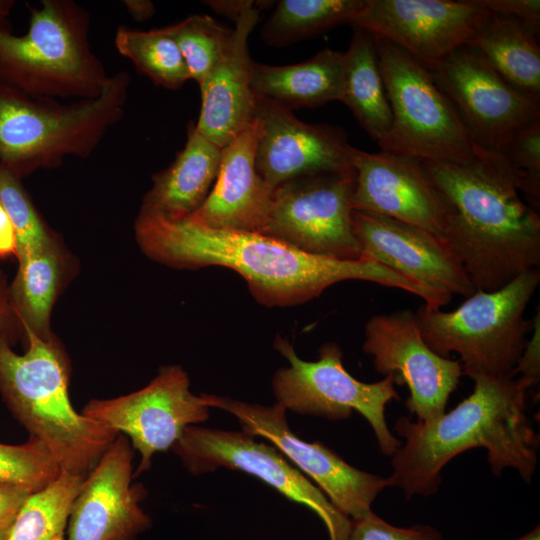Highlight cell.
<instances>
[{"mask_svg": "<svg viewBox=\"0 0 540 540\" xmlns=\"http://www.w3.org/2000/svg\"><path fill=\"white\" fill-rule=\"evenodd\" d=\"M134 231L141 251L151 260L175 269L229 268L267 307L303 304L345 280L401 289L429 307L443 299L441 292L377 262L310 254L260 232L216 229L190 217L172 220L144 209L139 210Z\"/></svg>", "mask_w": 540, "mask_h": 540, "instance_id": "1", "label": "cell"}, {"mask_svg": "<svg viewBox=\"0 0 540 540\" xmlns=\"http://www.w3.org/2000/svg\"><path fill=\"white\" fill-rule=\"evenodd\" d=\"M473 392L430 423L397 419L394 429L404 439L392 455L389 487L406 499L430 496L441 483V470L454 457L484 448L494 475L515 469L527 483L537 467L538 436L527 416L528 385L514 376L475 374Z\"/></svg>", "mask_w": 540, "mask_h": 540, "instance_id": "2", "label": "cell"}, {"mask_svg": "<svg viewBox=\"0 0 540 540\" xmlns=\"http://www.w3.org/2000/svg\"><path fill=\"white\" fill-rule=\"evenodd\" d=\"M450 206L442 237L476 291L497 290L540 266V215L500 154L467 162L422 160Z\"/></svg>", "mask_w": 540, "mask_h": 540, "instance_id": "3", "label": "cell"}, {"mask_svg": "<svg viewBox=\"0 0 540 540\" xmlns=\"http://www.w3.org/2000/svg\"><path fill=\"white\" fill-rule=\"evenodd\" d=\"M18 354L0 340V394L12 416L43 444L61 471L86 477L118 433L78 413L70 400V363L58 338L23 329Z\"/></svg>", "mask_w": 540, "mask_h": 540, "instance_id": "4", "label": "cell"}, {"mask_svg": "<svg viewBox=\"0 0 540 540\" xmlns=\"http://www.w3.org/2000/svg\"><path fill=\"white\" fill-rule=\"evenodd\" d=\"M131 77L110 76L100 95L61 102L30 95L0 79V164L23 179L86 158L124 116Z\"/></svg>", "mask_w": 540, "mask_h": 540, "instance_id": "5", "label": "cell"}, {"mask_svg": "<svg viewBox=\"0 0 540 540\" xmlns=\"http://www.w3.org/2000/svg\"><path fill=\"white\" fill-rule=\"evenodd\" d=\"M90 15L71 0L31 8L28 31L0 19V79L38 97L95 98L110 76L89 42Z\"/></svg>", "mask_w": 540, "mask_h": 540, "instance_id": "6", "label": "cell"}, {"mask_svg": "<svg viewBox=\"0 0 540 540\" xmlns=\"http://www.w3.org/2000/svg\"><path fill=\"white\" fill-rule=\"evenodd\" d=\"M539 282L534 269L497 290L476 291L453 311L423 304L414 312L421 336L443 357L457 353L463 375L513 376L532 328L525 310Z\"/></svg>", "mask_w": 540, "mask_h": 540, "instance_id": "7", "label": "cell"}, {"mask_svg": "<svg viewBox=\"0 0 540 540\" xmlns=\"http://www.w3.org/2000/svg\"><path fill=\"white\" fill-rule=\"evenodd\" d=\"M392 114L381 151L427 161L467 162L476 155L453 105L431 73L407 52L375 37Z\"/></svg>", "mask_w": 540, "mask_h": 540, "instance_id": "8", "label": "cell"}, {"mask_svg": "<svg viewBox=\"0 0 540 540\" xmlns=\"http://www.w3.org/2000/svg\"><path fill=\"white\" fill-rule=\"evenodd\" d=\"M273 346L289 362L272 379L277 402L299 414L331 420L346 419L356 411L370 424L384 455L397 451L402 442L388 428L385 415L387 404L399 399L393 375L372 383L357 380L345 369L342 350L335 342L323 344L316 361L300 359L280 335Z\"/></svg>", "mask_w": 540, "mask_h": 540, "instance_id": "9", "label": "cell"}, {"mask_svg": "<svg viewBox=\"0 0 540 540\" xmlns=\"http://www.w3.org/2000/svg\"><path fill=\"white\" fill-rule=\"evenodd\" d=\"M171 449L193 475L225 467L259 478L315 512L325 524L330 540H347L351 519L273 445L258 442L243 431L190 425Z\"/></svg>", "mask_w": 540, "mask_h": 540, "instance_id": "10", "label": "cell"}, {"mask_svg": "<svg viewBox=\"0 0 540 540\" xmlns=\"http://www.w3.org/2000/svg\"><path fill=\"white\" fill-rule=\"evenodd\" d=\"M201 397L209 408L234 415L244 433L267 439L351 520L372 512L373 501L389 487L387 478L353 467L321 442L299 438L289 427L286 407L279 402L264 406L205 393Z\"/></svg>", "mask_w": 540, "mask_h": 540, "instance_id": "11", "label": "cell"}, {"mask_svg": "<svg viewBox=\"0 0 540 540\" xmlns=\"http://www.w3.org/2000/svg\"><path fill=\"white\" fill-rule=\"evenodd\" d=\"M354 185L355 171L305 176L280 185L260 233L310 254L363 259L351 219Z\"/></svg>", "mask_w": 540, "mask_h": 540, "instance_id": "12", "label": "cell"}, {"mask_svg": "<svg viewBox=\"0 0 540 540\" xmlns=\"http://www.w3.org/2000/svg\"><path fill=\"white\" fill-rule=\"evenodd\" d=\"M81 413L129 439L141 456L134 478L150 468L155 453L172 448L186 427L210 414L179 365L162 366L149 384L132 393L91 399Z\"/></svg>", "mask_w": 540, "mask_h": 540, "instance_id": "13", "label": "cell"}, {"mask_svg": "<svg viewBox=\"0 0 540 540\" xmlns=\"http://www.w3.org/2000/svg\"><path fill=\"white\" fill-rule=\"evenodd\" d=\"M430 73L475 149L500 154L520 128L540 118V102L511 86L467 45Z\"/></svg>", "mask_w": 540, "mask_h": 540, "instance_id": "14", "label": "cell"}, {"mask_svg": "<svg viewBox=\"0 0 540 540\" xmlns=\"http://www.w3.org/2000/svg\"><path fill=\"white\" fill-rule=\"evenodd\" d=\"M364 353L375 370L406 384L405 406L418 422L430 423L445 413L452 392L463 375L460 360L433 351L421 336L414 311L397 310L372 316L364 327Z\"/></svg>", "mask_w": 540, "mask_h": 540, "instance_id": "15", "label": "cell"}, {"mask_svg": "<svg viewBox=\"0 0 540 540\" xmlns=\"http://www.w3.org/2000/svg\"><path fill=\"white\" fill-rule=\"evenodd\" d=\"M490 16L477 0H366L350 24L391 42L431 72Z\"/></svg>", "mask_w": 540, "mask_h": 540, "instance_id": "16", "label": "cell"}, {"mask_svg": "<svg viewBox=\"0 0 540 540\" xmlns=\"http://www.w3.org/2000/svg\"><path fill=\"white\" fill-rule=\"evenodd\" d=\"M259 126L255 165L274 191L305 176L354 172L346 133L330 124H309L292 110L255 95Z\"/></svg>", "mask_w": 540, "mask_h": 540, "instance_id": "17", "label": "cell"}, {"mask_svg": "<svg viewBox=\"0 0 540 540\" xmlns=\"http://www.w3.org/2000/svg\"><path fill=\"white\" fill-rule=\"evenodd\" d=\"M355 170L352 210L384 215L427 230L442 239L450 206L422 160L352 147Z\"/></svg>", "mask_w": 540, "mask_h": 540, "instance_id": "18", "label": "cell"}, {"mask_svg": "<svg viewBox=\"0 0 540 540\" xmlns=\"http://www.w3.org/2000/svg\"><path fill=\"white\" fill-rule=\"evenodd\" d=\"M134 451L129 439L118 434L83 480L66 540H137L151 527L152 519L140 505L147 491L132 483Z\"/></svg>", "mask_w": 540, "mask_h": 540, "instance_id": "19", "label": "cell"}, {"mask_svg": "<svg viewBox=\"0 0 540 540\" xmlns=\"http://www.w3.org/2000/svg\"><path fill=\"white\" fill-rule=\"evenodd\" d=\"M351 219L363 259L450 295L476 292L448 245L433 233L369 212L352 210Z\"/></svg>", "mask_w": 540, "mask_h": 540, "instance_id": "20", "label": "cell"}, {"mask_svg": "<svg viewBox=\"0 0 540 540\" xmlns=\"http://www.w3.org/2000/svg\"><path fill=\"white\" fill-rule=\"evenodd\" d=\"M259 126L254 121L221 148L216 180L201 207L189 216L216 229L261 232L272 207L273 190L256 169Z\"/></svg>", "mask_w": 540, "mask_h": 540, "instance_id": "21", "label": "cell"}, {"mask_svg": "<svg viewBox=\"0 0 540 540\" xmlns=\"http://www.w3.org/2000/svg\"><path fill=\"white\" fill-rule=\"evenodd\" d=\"M259 12L255 3L239 17L226 54L199 85L202 103L195 126L220 148L254 121L256 100L251 87L253 61L248 51V38L259 21Z\"/></svg>", "mask_w": 540, "mask_h": 540, "instance_id": "22", "label": "cell"}, {"mask_svg": "<svg viewBox=\"0 0 540 540\" xmlns=\"http://www.w3.org/2000/svg\"><path fill=\"white\" fill-rule=\"evenodd\" d=\"M221 148L190 123L184 148L164 170L152 176V186L140 209L180 220L195 213L207 198L219 171Z\"/></svg>", "mask_w": 540, "mask_h": 540, "instance_id": "23", "label": "cell"}, {"mask_svg": "<svg viewBox=\"0 0 540 540\" xmlns=\"http://www.w3.org/2000/svg\"><path fill=\"white\" fill-rule=\"evenodd\" d=\"M18 268L9 284L12 310L23 329L43 339L51 330L53 306L76 272V261L60 235L42 248L16 257Z\"/></svg>", "mask_w": 540, "mask_h": 540, "instance_id": "24", "label": "cell"}, {"mask_svg": "<svg viewBox=\"0 0 540 540\" xmlns=\"http://www.w3.org/2000/svg\"><path fill=\"white\" fill-rule=\"evenodd\" d=\"M344 52L323 49L297 64L273 66L252 62L251 87L255 95L290 110L314 108L340 101Z\"/></svg>", "mask_w": 540, "mask_h": 540, "instance_id": "25", "label": "cell"}, {"mask_svg": "<svg viewBox=\"0 0 540 540\" xmlns=\"http://www.w3.org/2000/svg\"><path fill=\"white\" fill-rule=\"evenodd\" d=\"M353 28L349 48L344 52L340 101L379 144L390 130L392 114L381 75L376 39L360 27Z\"/></svg>", "mask_w": 540, "mask_h": 540, "instance_id": "26", "label": "cell"}, {"mask_svg": "<svg viewBox=\"0 0 540 540\" xmlns=\"http://www.w3.org/2000/svg\"><path fill=\"white\" fill-rule=\"evenodd\" d=\"M539 36L520 21L492 14L467 42L511 86L540 102Z\"/></svg>", "mask_w": 540, "mask_h": 540, "instance_id": "27", "label": "cell"}, {"mask_svg": "<svg viewBox=\"0 0 540 540\" xmlns=\"http://www.w3.org/2000/svg\"><path fill=\"white\" fill-rule=\"evenodd\" d=\"M366 0H281L264 23L261 38L267 45L286 46L351 23Z\"/></svg>", "mask_w": 540, "mask_h": 540, "instance_id": "28", "label": "cell"}, {"mask_svg": "<svg viewBox=\"0 0 540 540\" xmlns=\"http://www.w3.org/2000/svg\"><path fill=\"white\" fill-rule=\"evenodd\" d=\"M84 477L61 471L21 506L4 540H66L71 508Z\"/></svg>", "mask_w": 540, "mask_h": 540, "instance_id": "29", "label": "cell"}, {"mask_svg": "<svg viewBox=\"0 0 540 540\" xmlns=\"http://www.w3.org/2000/svg\"><path fill=\"white\" fill-rule=\"evenodd\" d=\"M114 44L119 54L158 86L177 90L190 79L184 57L166 27L143 31L119 26Z\"/></svg>", "mask_w": 540, "mask_h": 540, "instance_id": "30", "label": "cell"}, {"mask_svg": "<svg viewBox=\"0 0 540 540\" xmlns=\"http://www.w3.org/2000/svg\"><path fill=\"white\" fill-rule=\"evenodd\" d=\"M177 43L190 79L200 85L226 54L234 29H229L208 15L193 14L165 26Z\"/></svg>", "mask_w": 540, "mask_h": 540, "instance_id": "31", "label": "cell"}, {"mask_svg": "<svg viewBox=\"0 0 540 540\" xmlns=\"http://www.w3.org/2000/svg\"><path fill=\"white\" fill-rule=\"evenodd\" d=\"M0 201L10 217L16 233V257L42 248L58 235L46 224L37 211L22 179L1 164Z\"/></svg>", "mask_w": 540, "mask_h": 540, "instance_id": "32", "label": "cell"}, {"mask_svg": "<svg viewBox=\"0 0 540 540\" xmlns=\"http://www.w3.org/2000/svg\"><path fill=\"white\" fill-rule=\"evenodd\" d=\"M61 472L58 465L38 440L29 437L23 444L0 442V482L25 487L35 492Z\"/></svg>", "mask_w": 540, "mask_h": 540, "instance_id": "33", "label": "cell"}, {"mask_svg": "<svg viewBox=\"0 0 540 540\" xmlns=\"http://www.w3.org/2000/svg\"><path fill=\"white\" fill-rule=\"evenodd\" d=\"M528 205L540 210V118L520 128L500 153Z\"/></svg>", "mask_w": 540, "mask_h": 540, "instance_id": "34", "label": "cell"}, {"mask_svg": "<svg viewBox=\"0 0 540 540\" xmlns=\"http://www.w3.org/2000/svg\"><path fill=\"white\" fill-rule=\"evenodd\" d=\"M347 540H442V537L431 526L404 528L391 525L372 511L358 520H351Z\"/></svg>", "mask_w": 540, "mask_h": 540, "instance_id": "35", "label": "cell"}, {"mask_svg": "<svg viewBox=\"0 0 540 540\" xmlns=\"http://www.w3.org/2000/svg\"><path fill=\"white\" fill-rule=\"evenodd\" d=\"M477 2L492 14L520 21L539 36V0H477Z\"/></svg>", "mask_w": 540, "mask_h": 540, "instance_id": "36", "label": "cell"}, {"mask_svg": "<svg viewBox=\"0 0 540 540\" xmlns=\"http://www.w3.org/2000/svg\"><path fill=\"white\" fill-rule=\"evenodd\" d=\"M532 320V335L525 344L520 358L513 370V376L520 374L521 378L529 387L539 384L540 379V310Z\"/></svg>", "mask_w": 540, "mask_h": 540, "instance_id": "37", "label": "cell"}, {"mask_svg": "<svg viewBox=\"0 0 540 540\" xmlns=\"http://www.w3.org/2000/svg\"><path fill=\"white\" fill-rule=\"evenodd\" d=\"M31 490L10 483L0 482V540H4L21 506Z\"/></svg>", "mask_w": 540, "mask_h": 540, "instance_id": "38", "label": "cell"}, {"mask_svg": "<svg viewBox=\"0 0 540 540\" xmlns=\"http://www.w3.org/2000/svg\"><path fill=\"white\" fill-rule=\"evenodd\" d=\"M9 284L5 272L0 268V340L7 339L13 345L19 335L24 341L23 331L12 310L9 300Z\"/></svg>", "mask_w": 540, "mask_h": 540, "instance_id": "39", "label": "cell"}, {"mask_svg": "<svg viewBox=\"0 0 540 540\" xmlns=\"http://www.w3.org/2000/svg\"><path fill=\"white\" fill-rule=\"evenodd\" d=\"M17 238L13 224L0 201V259L16 257Z\"/></svg>", "mask_w": 540, "mask_h": 540, "instance_id": "40", "label": "cell"}, {"mask_svg": "<svg viewBox=\"0 0 540 540\" xmlns=\"http://www.w3.org/2000/svg\"><path fill=\"white\" fill-rule=\"evenodd\" d=\"M214 12L223 15L236 22L239 17L249 8L255 6L253 0H210L204 2Z\"/></svg>", "mask_w": 540, "mask_h": 540, "instance_id": "41", "label": "cell"}, {"mask_svg": "<svg viewBox=\"0 0 540 540\" xmlns=\"http://www.w3.org/2000/svg\"><path fill=\"white\" fill-rule=\"evenodd\" d=\"M129 13L137 20L143 21L155 13V8L150 1H125Z\"/></svg>", "mask_w": 540, "mask_h": 540, "instance_id": "42", "label": "cell"}, {"mask_svg": "<svg viewBox=\"0 0 540 540\" xmlns=\"http://www.w3.org/2000/svg\"><path fill=\"white\" fill-rule=\"evenodd\" d=\"M13 6L14 1L0 0V19L8 18Z\"/></svg>", "mask_w": 540, "mask_h": 540, "instance_id": "43", "label": "cell"}, {"mask_svg": "<svg viewBox=\"0 0 540 540\" xmlns=\"http://www.w3.org/2000/svg\"><path fill=\"white\" fill-rule=\"evenodd\" d=\"M518 540H540V528L536 526L530 532L519 538Z\"/></svg>", "mask_w": 540, "mask_h": 540, "instance_id": "44", "label": "cell"}]
</instances>
